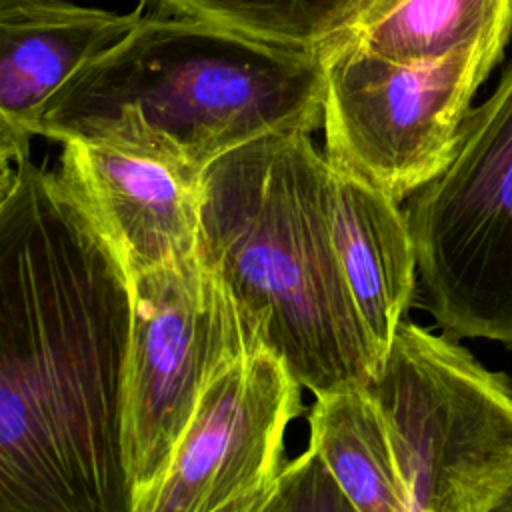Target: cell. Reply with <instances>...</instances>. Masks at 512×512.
I'll list each match as a JSON object with an SVG mask.
<instances>
[{"label": "cell", "instance_id": "obj_12", "mask_svg": "<svg viewBox=\"0 0 512 512\" xmlns=\"http://www.w3.org/2000/svg\"><path fill=\"white\" fill-rule=\"evenodd\" d=\"M510 34L512 0H364L330 42L416 64Z\"/></svg>", "mask_w": 512, "mask_h": 512}, {"label": "cell", "instance_id": "obj_1", "mask_svg": "<svg viewBox=\"0 0 512 512\" xmlns=\"http://www.w3.org/2000/svg\"><path fill=\"white\" fill-rule=\"evenodd\" d=\"M0 166V512H130V272L56 170Z\"/></svg>", "mask_w": 512, "mask_h": 512}, {"label": "cell", "instance_id": "obj_14", "mask_svg": "<svg viewBox=\"0 0 512 512\" xmlns=\"http://www.w3.org/2000/svg\"><path fill=\"white\" fill-rule=\"evenodd\" d=\"M178 14L206 18L284 46L320 50L364 0H162Z\"/></svg>", "mask_w": 512, "mask_h": 512}, {"label": "cell", "instance_id": "obj_5", "mask_svg": "<svg viewBox=\"0 0 512 512\" xmlns=\"http://www.w3.org/2000/svg\"><path fill=\"white\" fill-rule=\"evenodd\" d=\"M404 210L424 308L448 336L512 350V64Z\"/></svg>", "mask_w": 512, "mask_h": 512}, {"label": "cell", "instance_id": "obj_16", "mask_svg": "<svg viewBox=\"0 0 512 512\" xmlns=\"http://www.w3.org/2000/svg\"><path fill=\"white\" fill-rule=\"evenodd\" d=\"M496 512H512V484H510V488L506 490V494L502 496V500H500Z\"/></svg>", "mask_w": 512, "mask_h": 512}, {"label": "cell", "instance_id": "obj_10", "mask_svg": "<svg viewBox=\"0 0 512 512\" xmlns=\"http://www.w3.org/2000/svg\"><path fill=\"white\" fill-rule=\"evenodd\" d=\"M142 12L68 0H0V164L30 154L32 124L84 64L122 42Z\"/></svg>", "mask_w": 512, "mask_h": 512}, {"label": "cell", "instance_id": "obj_11", "mask_svg": "<svg viewBox=\"0 0 512 512\" xmlns=\"http://www.w3.org/2000/svg\"><path fill=\"white\" fill-rule=\"evenodd\" d=\"M330 226L348 292L382 364L418 286L406 210L366 180L332 166Z\"/></svg>", "mask_w": 512, "mask_h": 512}, {"label": "cell", "instance_id": "obj_4", "mask_svg": "<svg viewBox=\"0 0 512 512\" xmlns=\"http://www.w3.org/2000/svg\"><path fill=\"white\" fill-rule=\"evenodd\" d=\"M408 512H496L512 484V386L448 334L404 320L366 384Z\"/></svg>", "mask_w": 512, "mask_h": 512}, {"label": "cell", "instance_id": "obj_15", "mask_svg": "<svg viewBox=\"0 0 512 512\" xmlns=\"http://www.w3.org/2000/svg\"><path fill=\"white\" fill-rule=\"evenodd\" d=\"M354 512V506L340 482L334 478L322 456L308 444V450L284 462L274 496L266 512Z\"/></svg>", "mask_w": 512, "mask_h": 512}, {"label": "cell", "instance_id": "obj_2", "mask_svg": "<svg viewBox=\"0 0 512 512\" xmlns=\"http://www.w3.org/2000/svg\"><path fill=\"white\" fill-rule=\"evenodd\" d=\"M308 130L254 138L202 172L196 254L314 396L380 368L332 242V166Z\"/></svg>", "mask_w": 512, "mask_h": 512}, {"label": "cell", "instance_id": "obj_3", "mask_svg": "<svg viewBox=\"0 0 512 512\" xmlns=\"http://www.w3.org/2000/svg\"><path fill=\"white\" fill-rule=\"evenodd\" d=\"M320 52L178 14L142 16L116 46L76 70L40 108L34 136L146 142L204 172L272 132L322 122Z\"/></svg>", "mask_w": 512, "mask_h": 512}, {"label": "cell", "instance_id": "obj_6", "mask_svg": "<svg viewBox=\"0 0 512 512\" xmlns=\"http://www.w3.org/2000/svg\"><path fill=\"white\" fill-rule=\"evenodd\" d=\"M134 312L122 394L130 512L168 470L206 386L266 346L224 280L194 252L132 278Z\"/></svg>", "mask_w": 512, "mask_h": 512}, {"label": "cell", "instance_id": "obj_9", "mask_svg": "<svg viewBox=\"0 0 512 512\" xmlns=\"http://www.w3.org/2000/svg\"><path fill=\"white\" fill-rule=\"evenodd\" d=\"M54 168L130 278L196 252L202 172L146 142L68 138Z\"/></svg>", "mask_w": 512, "mask_h": 512}, {"label": "cell", "instance_id": "obj_7", "mask_svg": "<svg viewBox=\"0 0 512 512\" xmlns=\"http://www.w3.org/2000/svg\"><path fill=\"white\" fill-rule=\"evenodd\" d=\"M508 42L482 40L404 64L352 44L322 46L324 154L404 202L450 160L470 102Z\"/></svg>", "mask_w": 512, "mask_h": 512}, {"label": "cell", "instance_id": "obj_13", "mask_svg": "<svg viewBox=\"0 0 512 512\" xmlns=\"http://www.w3.org/2000/svg\"><path fill=\"white\" fill-rule=\"evenodd\" d=\"M310 446L350 498L354 512H408L384 418L366 386L314 396Z\"/></svg>", "mask_w": 512, "mask_h": 512}, {"label": "cell", "instance_id": "obj_8", "mask_svg": "<svg viewBox=\"0 0 512 512\" xmlns=\"http://www.w3.org/2000/svg\"><path fill=\"white\" fill-rule=\"evenodd\" d=\"M302 384L268 346L238 356L202 392L166 474L138 512H266Z\"/></svg>", "mask_w": 512, "mask_h": 512}]
</instances>
